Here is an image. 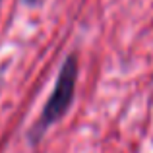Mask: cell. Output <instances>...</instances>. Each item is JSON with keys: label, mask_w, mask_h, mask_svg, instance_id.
Returning a JSON list of instances; mask_svg holds the SVG:
<instances>
[{"label": "cell", "mask_w": 153, "mask_h": 153, "mask_svg": "<svg viewBox=\"0 0 153 153\" xmlns=\"http://www.w3.org/2000/svg\"><path fill=\"white\" fill-rule=\"evenodd\" d=\"M76 79H78V56L70 54V56H66V60H64L62 66H60L54 89H52V93H51L49 101L45 105V108H43L41 116H39V120L35 122V126L29 130L31 142L37 143L52 124L58 122L68 112L72 101H74Z\"/></svg>", "instance_id": "cell-1"}, {"label": "cell", "mask_w": 153, "mask_h": 153, "mask_svg": "<svg viewBox=\"0 0 153 153\" xmlns=\"http://www.w3.org/2000/svg\"><path fill=\"white\" fill-rule=\"evenodd\" d=\"M23 2H27V4H35L37 0H23Z\"/></svg>", "instance_id": "cell-2"}]
</instances>
